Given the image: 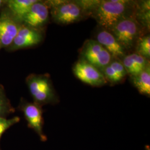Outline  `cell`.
<instances>
[{
    "label": "cell",
    "instance_id": "d6986e66",
    "mask_svg": "<svg viewBox=\"0 0 150 150\" xmlns=\"http://www.w3.org/2000/svg\"><path fill=\"white\" fill-rule=\"evenodd\" d=\"M145 150H150V146L149 145H147L145 146Z\"/></svg>",
    "mask_w": 150,
    "mask_h": 150
},
{
    "label": "cell",
    "instance_id": "2e32d148",
    "mask_svg": "<svg viewBox=\"0 0 150 150\" xmlns=\"http://www.w3.org/2000/svg\"><path fill=\"white\" fill-rule=\"evenodd\" d=\"M136 53L149 60L150 57V35H143L139 38L135 46Z\"/></svg>",
    "mask_w": 150,
    "mask_h": 150
},
{
    "label": "cell",
    "instance_id": "44dd1931",
    "mask_svg": "<svg viewBox=\"0 0 150 150\" xmlns=\"http://www.w3.org/2000/svg\"><path fill=\"white\" fill-rule=\"evenodd\" d=\"M0 46H1V45H0Z\"/></svg>",
    "mask_w": 150,
    "mask_h": 150
},
{
    "label": "cell",
    "instance_id": "52a82bcc",
    "mask_svg": "<svg viewBox=\"0 0 150 150\" xmlns=\"http://www.w3.org/2000/svg\"><path fill=\"white\" fill-rule=\"evenodd\" d=\"M95 40L107 50L112 59L121 60L127 54L125 49L108 30L100 27L97 32Z\"/></svg>",
    "mask_w": 150,
    "mask_h": 150
},
{
    "label": "cell",
    "instance_id": "ffe728a7",
    "mask_svg": "<svg viewBox=\"0 0 150 150\" xmlns=\"http://www.w3.org/2000/svg\"><path fill=\"white\" fill-rule=\"evenodd\" d=\"M3 1H1V0H0V8H1V6H2V3H3Z\"/></svg>",
    "mask_w": 150,
    "mask_h": 150
},
{
    "label": "cell",
    "instance_id": "9c48e42d",
    "mask_svg": "<svg viewBox=\"0 0 150 150\" xmlns=\"http://www.w3.org/2000/svg\"><path fill=\"white\" fill-rule=\"evenodd\" d=\"M42 39V33L38 28L22 26L20 27L12 44L16 49L27 48L38 45Z\"/></svg>",
    "mask_w": 150,
    "mask_h": 150
},
{
    "label": "cell",
    "instance_id": "6da1fadb",
    "mask_svg": "<svg viewBox=\"0 0 150 150\" xmlns=\"http://www.w3.org/2000/svg\"><path fill=\"white\" fill-rule=\"evenodd\" d=\"M134 2L131 1H100L91 16L100 27L111 31L121 18L134 13Z\"/></svg>",
    "mask_w": 150,
    "mask_h": 150
},
{
    "label": "cell",
    "instance_id": "5bb4252c",
    "mask_svg": "<svg viewBox=\"0 0 150 150\" xmlns=\"http://www.w3.org/2000/svg\"><path fill=\"white\" fill-rule=\"evenodd\" d=\"M131 82L137 88L139 93L150 97V66L139 74L131 76Z\"/></svg>",
    "mask_w": 150,
    "mask_h": 150
},
{
    "label": "cell",
    "instance_id": "3957f363",
    "mask_svg": "<svg viewBox=\"0 0 150 150\" xmlns=\"http://www.w3.org/2000/svg\"><path fill=\"white\" fill-rule=\"evenodd\" d=\"M50 4L53 20L59 25H70L80 21L86 16L76 1H50Z\"/></svg>",
    "mask_w": 150,
    "mask_h": 150
},
{
    "label": "cell",
    "instance_id": "5b68a950",
    "mask_svg": "<svg viewBox=\"0 0 150 150\" xmlns=\"http://www.w3.org/2000/svg\"><path fill=\"white\" fill-rule=\"evenodd\" d=\"M80 53V59L92 64L102 72L112 59L107 50L93 39L86 40L81 48Z\"/></svg>",
    "mask_w": 150,
    "mask_h": 150
},
{
    "label": "cell",
    "instance_id": "4fadbf2b",
    "mask_svg": "<svg viewBox=\"0 0 150 150\" xmlns=\"http://www.w3.org/2000/svg\"><path fill=\"white\" fill-rule=\"evenodd\" d=\"M107 82L115 85L121 83L127 75L123 64L120 59H112L111 62L103 70Z\"/></svg>",
    "mask_w": 150,
    "mask_h": 150
},
{
    "label": "cell",
    "instance_id": "277c9868",
    "mask_svg": "<svg viewBox=\"0 0 150 150\" xmlns=\"http://www.w3.org/2000/svg\"><path fill=\"white\" fill-rule=\"evenodd\" d=\"M27 84L38 104H54L59 101L50 79L46 75H31L27 79Z\"/></svg>",
    "mask_w": 150,
    "mask_h": 150
},
{
    "label": "cell",
    "instance_id": "8992f818",
    "mask_svg": "<svg viewBox=\"0 0 150 150\" xmlns=\"http://www.w3.org/2000/svg\"><path fill=\"white\" fill-rule=\"evenodd\" d=\"M74 74L82 82L92 87H101L107 81L100 70L84 59H80L72 67Z\"/></svg>",
    "mask_w": 150,
    "mask_h": 150
},
{
    "label": "cell",
    "instance_id": "8fae6325",
    "mask_svg": "<svg viewBox=\"0 0 150 150\" xmlns=\"http://www.w3.org/2000/svg\"><path fill=\"white\" fill-rule=\"evenodd\" d=\"M121 61L130 77L139 74L150 65L149 60L136 52L126 54Z\"/></svg>",
    "mask_w": 150,
    "mask_h": 150
},
{
    "label": "cell",
    "instance_id": "ac0fdd59",
    "mask_svg": "<svg viewBox=\"0 0 150 150\" xmlns=\"http://www.w3.org/2000/svg\"><path fill=\"white\" fill-rule=\"evenodd\" d=\"M6 108V104L4 97L0 94V117L4 112Z\"/></svg>",
    "mask_w": 150,
    "mask_h": 150
},
{
    "label": "cell",
    "instance_id": "e0dca14e",
    "mask_svg": "<svg viewBox=\"0 0 150 150\" xmlns=\"http://www.w3.org/2000/svg\"><path fill=\"white\" fill-rule=\"evenodd\" d=\"M20 121L18 117H15L10 119L0 117V138L7 129L13 125L18 123Z\"/></svg>",
    "mask_w": 150,
    "mask_h": 150
},
{
    "label": "cell",
    "instance_id": "ba28073f",
    "mask_svg": "<svg viewBox=\"0 0 150 150\" xmlns=\"http://www.w3.org/2000/svg\"><path fill=\"white\" fill-rule=\"evenodd\" d=\"M48 17V6L46 3L38 1L31 6L21 21L27 25V26L38 28L46 24Z\"/></svg>",
    "mask_w": 150,
    "mask_h": 150
},
{
    "label": "cell",
    "instance_id": "30bf717a",
    "mask_svg": "<svg viewBox=\"0 0 150 150\" xmlns=\"http://www.w3.org/2000/svg\"><path fill=\"white\" fill-rule=\"evenodd\" d=\"M23 111L30 127L33 129L40 136L42 141H46L47 137L43 134L42 111L37 104L26 103L23 107Z\"/></svg>",
    "mask_w": 150,
    "mask_h": 150
},
{
    "label": "cell",
    "instance_id": "9a60e30c",
    "mask_svg": "<svg viewBox=\"0 0 150 150\" xmlns=\"http://www.w3.org/2000/svg\"><path fill=\"white\" fill-rule=\"evenodd\" d=\"M37 0H10L7 2L8 7L16 19L21 21L31 6Z\"/></svg>",
    "mask_w": 150,
    "mask_h": 150
},
{
    "label": "cell",
    "instance_id": "7c38bea8",
    "mask_svg": "<svg viewBox=\"0 0 150 150\" xmlns=\"http://www.w3.org/2000/svg\"><path fill=\"white\" fill-rule=\"evenodd\" d=\"M20 27L16 22L7 16L0 18V45L7 46L11 45Z\"/></svg>",
    "mask_w": 150,
    "mask_h": 150
},
{
    "label": "cell",
    "instance_id": "7a4b0ae2",
    "mask_svg": "<svg viewBox=\"0 0 150 150\" xmlns=\"http://www.w3.org/2000/svg\"><path fill=\"white\" fill-rule=\"evenodd\" d=\"M142 30L141 23L133 13L121 18L110 31L127 51L134 48L139 38L143 36Z\"/></svg>",
    "mask_w": 150,
    "mask_h": 150
}]
</instances>
